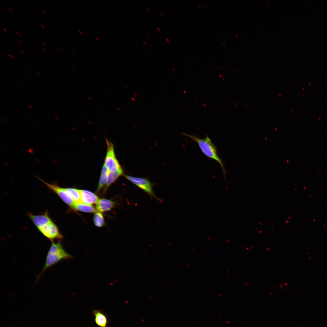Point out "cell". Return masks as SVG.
Wrapping results in <instances>:
<instances>
[{"label":"cell","instance_id":"cell-1","mask_svg":"<svg viewBox=\"0 0 327 327\" xmlns=\"http://www.w3.org/2000/svg\"><path fill=\"white\" fill-rule=\"evenodd\" d=\"M183 134L197 143L203 153L207 157L217 161L220 164L225 180L227 172L223 161L219 157L216 146L213 144L208 136L206 134L203 138H201L197 136L190 135L185 133Z\"/></svg>","mask_w":327,"mask_h":327},{"label":"cell","instance_id":"cell-2","mask_svg":"<svg viewBox=\"0 0 327 327\" xmlns=\"http://www.w3.org/2000/svg\"><path fill=\"white\" fill-rule=\"evenodd\" d=\"M72 257V256L65 251L60 241L57 242L51 241V246L47 254L44 267L37 279H38L49 267L63 259H67Z\"/></svg>","mask_w":327,"mask_h":327},{"label":"cell","instance_id":"cell-3","mask_svg":"<svg viewBox=\"0 0 327 327\" xmlns=\"http://www.w3.org/2000/svg\"><path fill=\"white\" fill-rule=\"evenodd\" d=\"M106 141L107 148L104 164L109 171L123 170L115 156L113 144L107 139Z\"/></svg>","mask_w":327,"mask_h":327},{"label":"cell","instance_id":"cell-4","mask_svg":"<svg viewBox=\"0 0 327 327\" xmlns=\"http://www.w3.org/2000/svg\"><path fill=\"white\" fill-rule=\"evenodd\" d=\"M125 178L133 184L139 187L151 196L160 200L154 195L152 184L147 178L135 177L124 175Z\"/></svg>","mask_w":327,"mask_h":327},{"label":"cell","instance_id":"cell-5","mask_svg":"<svg viewBox=\"0 0 327 327\" xmlns=\"http://www.w3.org/2000/svg\"><path fill=\"white\" fill-rule=\"evenodd\" d=\"M40 232L51 241L55 239H62L63 236L53 221L47 223L38 229Z\"/></svg>","mask_w":327,"mask_h":327},{"label":"cell","instance_id":"cell-6","mask_svg":"<svg viewBox=\"0 0 327 327\" xmlns=\"http://www.w3.org/2000/svg\"><path fill=\"white\" fill-rule=\"evenodd\" d=\"M38 178L49 189L57 194L68 206L71 208H73L75 202L67 193L64 188L59 187L56 183H50L46 182L39 177Z\"/></svg>","mask_w":327,"mask_h":327},{"label":"cell","instance_id":"cell-7","mask_svg":"<svg viewBox=\"0 0 327 327\" xmlns=\"http://www.w3.org/2000/svg\"><path fill=\"white\" fill-rule=\"evenodd\" d=\"M28 215L38 229L47 223L53 221L50 217L47 211L41 215H34L28 213Z\"/></svg>","mask_w":327,"mask_h":327},{"label":"cell","instance_id":"cell-8","mask_svg":"<svg viewBox=\"0 0 327 327\" xmlns=\"http://www.w3.org/2000/svg\"><path fill=\"white\" fill-rule=\"evenodd\" d=\"M81 194V203L92 205L97 203L99 200L98 197L95 194L86 190H80Z\"/></svg>","mask_w":327,"mask_h":327},{"label":"cell","instance_id":"cell-9","mask_svg":"<svg viewBox=\"0 0 327 327\" xmlns=\"http://www.w3.org/2000/svg\"><path fill=\"white\" fill-rule=\"evenodd\" d=\"M96 324L100 327H108V318L104 313L99 309L94 310L92 311Z\"/></svg>","mask_w":327,"mask_h":327},{"label":"cell","instance_id":"cell-10","mask_svg":"<svg viewBox=\"0 0 327 327\" xmlns=\"http://www.w3.org/2000/svg\"><path fill=\"white\" fill-rule=\"evenodd\" d=\"M114 203L111 200L104 198L99 199L96 205V209L98 212H103L111 210Z\"/></svg>","mask_w":327,"mask_h":327},{"label":"cell","instance_id":"cell-11","mask_svg":"<svg viewBox=\"0 0 327 327\" xmlns=\"http://www.w3.org/2000/svg\"><path fill=\"white\" fill-rule=\"evenodd\" d=\"M72 209L87 213H94L96 212V209L92 205L82 203H75Z\"/></svg>","mask_w":327,"mask_h":327},{"label":"cell","instance_id":"cell-12","mask_svg":"<svg viewBox=\"0 0 327 327\" xmlns=\"http://www.w3.org/2000/svg\"><path fill=\"white\" fill-rule=\"evenodd\" d=\"M123 170L109 171L105 186L106 189L114 183L123 174Z\"/></svg>","mask_w":327,"mask_h":327},{"label":"cell","instance_id":"cell-13","mask_svg":"<svg viewBox=\"0 0 327 327\" xmlns=\"http://www.w3.org/2000/svg\"><path fill=\"white\" fill-rule=\"evenodd\" d=\"M64 189L70 197L75 203H81L80 190L71 188H65Z\"/></svg>","mask_w":327,"mask_h":327},{"label":"cell","instance_id":"cell-14","mask_svg":"<svg viewBox=\"0 0 327 327\" xmlns=\"http://www.w3.org/2000/svg\"><path fill=\"white\" fill-rule=\"evenodd\" d=\"M109 171L104 164L101 170V176L97 188V191L99 192L106 183Z\"/></svg>","mask_w":327,"mask_h":327},{"label":"cell","instance_id":"cell-15","mask_svg":"<svg viewBox=\"0 0 327 327\" xmlns=\"http://www.w3.org/2000/svg\"><path fill=\"white\" fill-rule=\"evenodd\" d=\"M94 221L95 225L99 227L103 226L105 224L104 216L102 214L99 212H96L94 214Z\"/></svg>","mask_w":327,"mask_h":327},{"label":"cell","instance_id":"cell-16","mask_svg":"<svg viewBox=\"0 0 327 327\" xmlns=\"http://www.w3.org/2000/svg\"><path fill=\"white\" fill-rule=\"evenodd\" d=\"M166 40L168 42H170V41L169 39L168 38H166Z\"/></svg>","mask_w":327,"mask_h":327},{"label":"cell","instance_id":"cell-17","mask_svg":"<svg viewBox=\"0 0 327 327\" xmlns=\"http://www.w3.org/2000/svg\"><path fill=\"white\" fill-rule=\"evenodd\" d=\"M143 43H144V45H147V43H146V42L145 41H143Z\"/></svg>","mask_w":327,"mask_h":327},{"label":"cell","instance_id":"cell-18","mask_svg":"<svg viewBox=\"0 0 327 327\" xmlns=\"http://www.w3.org/2000/svg\"><path fill=\"white\" fill-rule=\"evenodd\" d=\"M157 30H158V31H160V28H159L158 27H157Z\"/></svg>","mask_w":327,"mask_h":327},{"label":"cell","instance_id":"cell-19","mask_svg":"<svg viewBox=\"0 0 327 327\" xmlns=\"http://www.w3.org/2000/svg\"><path fill=\"white\" fill-rule=\"evenodd\" d=\"M28 107L31 109H32V107L29 105H28Z\"/></svg>","mask_w":327,"mask_h":327},{"label":"cell","instance_id":"cell-20","mask_svg":"<svg viewBox=\"0 0 327 327\" xmlns=\"http://www.w3.org/2000/svg\"><path fill=\"white\" fill-rule=\"evenodd\" d=\"M88 99H89V100H90V101H91V100H91V98L90 97H88Z\"/></svg>","mask_w":327,"mask_h":327},{"label":"cell","instance_id":"cell-21","mask_svg":"<svg viewBox=\"0 0 327 327\" xmlns=\"http://www.w3.org/2000/svg\"><path fill=\"white\" fill-rule=\"evenodd\" d=\"M147 10L149 12H150V10L148 8H147Z\"/></svg>","mask_w":327,"mask_h":327},{"label":"cell","instance_id":"cell-22","mask_svg":"<svg viewBox=\"0 0 327 327\" xmlns=\"http://www.w3.org/2000/svg\"><path fill=\"white\" fill-rule=\"evenodd\" d=\"M160 14H161V15H162V16H164V15L163 13L162 12H160Z\"/></svg>","mask_w":327,"mask_h":327},{"label":"cell","instance_id":"cell-23","mask_svg":"<svg viewBox=\"0 0 327 327\" xmlns=\"http://www.w3.org/2000/svg\"><path fill=\"white\" fill-rule=\"evenodd\" d=\"M147 35L148 38H150V35L148 34H147Z\"/></svg>","mask_w":327,"mask_h":327},{"label":"cell","instance_id":"cell-24","mask_svg":"<svg viewBox=\"0 0 327 327\" xmlns=\"http://www.w3.org/2000/svg\"><path fill=\"white\" fill-rule=\"evenodd\" d=\"M150 56L152 58H154L153 56V55H152V54H150Z\"/></svg>","mask_w":327,"mask_h":327},{"label":"cell","instance_id":"cell-25","mask_svg":"<svg viewBox=\"0 0 327 327\" xmlns=\"http://www.w3.org/2000/svg\"><path fill=\"white\" fill-rule=\"evenodd\" d=\"M8 8L11 10V11L12 12V10L11 9L10 7H8Z\"/></svg>","mask_w":327,"mask_h":327},{"label":"cell","instance_id":"cell-26","mask_svg":"<svg viewBox=\"0 0 327 327\" xmlns=\"http://www.w3.org/2000/svg\"><path fill=\"white\" fill-rule=\"evenodd\" d=\"M41 26H42V27H43V28H44V29H45V27H44V26H43V25H42L41 24Z\"/></svg>","mask_w":327,"mask_h":327},{"label":"cell","instance_id":"cell-27","mask_svg":"<svg viewBox=\"0 0 327 327\" xmlns=\"http://www.w3.org/2000/svg\"><path fill=\"white\" fill-rule=\"evenodd\" d=\"M16 32L18 35L19 36H20V34H19V33L17 31H16Z\"/></svg>","mask_w":327,"mask_h":327},{"label":"cell","instance_id":"cell-28","mask_svg":"<svg viewBox=\"0 0 327 327\" xmlns=\"http://www.w3.org/2000/svg\"><path fill=\"white\" fill-rule=\"evenodd\" d=\"M41 11H42V12H43V13H44V14L45 13V12H44V11H43V10H42V9H41Z\"/></svg>","mask_w":327,"mask_h":327},{"label":"cell","instance_id":"cell-29","mask_svg":"<svg viewBox=\"0 0 327 327\" xmlns=\"http://www.w3.org/2000/svg\"><path fill=\"white\" fill-rule=\"evenodd\" d=\"M3 29H4V30H5V31L6 32H7V31H6V29H5V28H3Z\"/></svg>","mask_w":327,"mask_h":327},{"label":"cell","instance_id":"cell-30","mask_svg":"<svg viewBox=\"0 0 327 327\" xmlns=\"http://www.w3.org/2000/svg\"><path fill=\"white\" fill-rule=\"evenodd\" d=\"M42 43H43V44H44V45L45 46H46V45H45V44L44 43V42H42Z\"/></svg>","mask_w":327,"mask_h":327},{"label":"cell","instance_id":"cell-31","mask_svg":"<svg viewBox=\"0 0 327 327\" xmlns=\"http://www.w3.org/2000/svg\"><path fill=\"white\" fill-rule=\"evenodd\" d=\"M21 51H22V52H23V53H24V54H25V52H24V51H23V50H21Z\"/></svg>","mask_w":327,"mask_h":327},{"label":"cell","instance_id":"cell-32","mask_svg":"<svg viewBox=\"0 0 327 327\" xmlns=\"http://www.w3.org/2000/svg\"><path fill=\"white\" fill-rule=\"evenodd\" d=\"M37 73H38V74H39V75H41V74H40V73H39V72H37Z\"/></svg>","mask_w":327,"mask_h":327},{"label":"cell","instance_id":"cell-33","mask_svg":"<svg viewBox=\"0 0 327 327\" xmlns=\"http://www.w3.org/2000/svg\"><path fill=\"white\" fill-rule=\"evenodd\" d=\"M57 16H58V17L59 18H60V19H61V18L60 17V16H59V15H57Z\"/></svg>","mask_w":327,"mask_h":327},{"label":"cell","instance_id":"cell-34","mask_svg":"<svg viewBox=\"0 0 327 327\" xmlns=\"http://www.w3.org/2000/svg\"><path fill=\"white\" fill-rule=\"evenodd\" d=\"M79 32L81 33V35H82V33H81V31H79Z\"/></svg>","mask_w":327,"mask_h":327},{"label":"cell","instance_id":"cell-35","mask_svg":"<svg viewBox=\"0 0 327 327\" xmlns=\"http://www.w3.org/2000/svg\"><path fill=\"white\" fill-rule=\"evenodd\" d=\"M137 35H138V36H140V35H139V33H137Z\"/></svg>","mask_w":327,"mask_h":327},{"label":"cell","instance_id":"cell-36","mask_svg":"<svg viewBox=\"0 0 327 327\" xmlns=\"http://www.w3.org/2000/svg\"><path fill=\"white\" fill-rule=\"evenodd\" d=\"M18 41V42H19V43H20V44L21 45H22V44H21V42H20V41Z\"/></svg>","mask_w":327,"mask_h":327},{"label":"cell","instance_id":"cell-37","mask_svg":"<svg viewBox=\"0 0 327 327\" xmlns=\"http://www.w3.org/2000/svg\"><path fill=\"white\" fill-rule=\"evenodd\" d=\"M59 48L61 50L62 52H63L61 48L60 47H59Z\"/></svg>","mask_w":327,"mask_h":327},{"label":"cell","instance_id":"cell-38","mask_svg":"<svg viewBox=\"0 0 327 327\" xmlns=\"http://www.w3.org/2000/svg\"><path fill=\"white\" fill-rule=\"evenodd\" d=\"M41 48V49H42V50H43V51H44L45 52V50H44V49H43V48Z\"/></svg>","mask_w":327,"mask_h":327},{"label":"cell","instance_id":"cell-39","mask_svg":"<svg viewBox=\"0 0 327 327\" xmlns=\"http://www.w3.org/2000/svg\"><path fill=\"white\" fill-rule=\"evenodd\" d=\"M107 93H108V94H109V95H111V94L110 93V92H107Z\"/></svg>","mask_w":327,"mask_h":327},{"label":"cell","instance_id":"cell-40","mask_svg":"<svg viewBox=\"0 0 327 327\" xmlns=\"http://www.w3.org/2000/svg\"><path fill=\"white\" fill-rule=\"evenodd\" d=\"M223 44L224 45V46H225V44L224 43H223Z\"/></svg>","mask_w":327,"mask_h":327},{"label":"cell","instance_id":"cell-41","mask_svg":"<svg viewBox=\"0 0 327 327\" xmlns=\"http://www.w3.org/2000/svg\"><path fill=\"white\" fill-rule=\"evenodd\" d=\"M8 55H9V56H10V57H11V56H12V55H11V54H8Z\"/></svg>","mask_w":327,"mask_h":327},{"label":"cell","instance_id":"cell-42","mask_svg":"<svg viewBox=\"0 0 327 327\" xmlns=\"http://www.w3.org/2000/svg\"><path fill=\"white\" fill-rule=\"evenodd\" d=\"M71 67H72V68H73V69H74V67H73V66H72V65H71Z\"/></svg>","mask_w":327,"mask_h":327},{"label":"cell","instance_id":"cell-43","mask_svg":"<svg viewBox=\"0 0 327 327\" xmlns=\"http://www.w3.org/2000/svg\"><path fill=\"white\" fill-rule=\"evenodd\" d=\"M27 71L28 72L29 74H30V72L28 70H27Z\"/></svg>","mask_w":327,"mask_h":327},{"label":"cell","instance_id":"cell-44","mask_svg":"<svg viewBox=\"0 0 327 327\" xmlns=\"http://www.w3.org/2000/svg\"><path fill=\"white\" fill-rule=\"evenodd\" d=\"M169 3L170 4V5H171L172 4H171V3H170V2H169Z\"/></svg>","mask_w":327,"mask_h":327},{"label":"cell","instance_id":"cell-45","mask_svg":"<svg viewBox=\"0 0 327 327\" xmlns=\"http://www.w3.org/2000/svg\"><path fill=\"white\" fill-rule=\"evenodd\" d=\"M23 113L24 114H26L24 111L23 112Z\"/></svg>","mask_w":327,"mask_h":327}]
</instances>
